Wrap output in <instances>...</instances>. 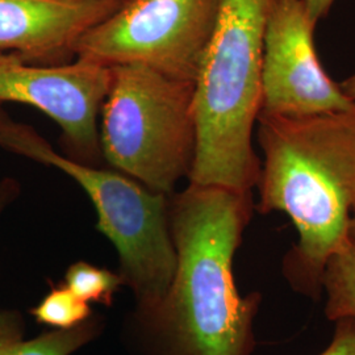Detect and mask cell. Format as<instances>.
I'll return each mask as SVG.
<instances>
[{
    "label": "cell",
    "instance_id": "obj_1",
    "mask_svg": "<svg viewBox=\"0 0 355 355\" xmlns=\"http://www.w3.org/2000/svg\"><path fill=\"white\" fill-rule=\"evenodd\" d=\"M253 192L189 183L168 200L177 267L155 309L136 316L153 355H253L262 293L242 296L233 261L252 221Z\"/></svg>",
    "mask_w": 355,
    "mask_h": 355
},
{
    "label": "cell",
    "instance_id": "obj_2",
    "mask_svg": "<svg viewBox=\"0 0 355 355\" xmlns=\"http://www.w3.org/2000/svg\"><path fill=\"white\" fill-rule=\"evenodd\" d=\"M263 153L255 209L282 212L297 230L282 274L293 291L322 296V275L349 241L355 208V108L306 117L258 116Z\"/></svg>",
    "mask_w": 355,
    "mask_h": 355
},
{
    "label": "cell",
    "instance_id": "obj_3",
    "mask_svg": "<svg viewBox=\"0 0 355 355\" xmlns=\"http://www.w3.org/2000/svg\"><path fill=\"white\" fill-rule=\"evenodd\" d=\"M271 0H220L195 80L198 148L189 183L249 192L261 159L253 146Z\"/></svg>",
    "mask_w": 355,
    "mask_h": 355
},
{
    "label": "cell",
    "instance_id": "obj_4",
    "mask_svg": "<svg viewBox=\"0 0 355 355\" xmlns=\"http://www.w3.org/2000/svg\"><path fill=\"white\" fill-rule=\"evenodd\" d=\"M99 146L114 170L171 195L196 157L195 83L142 64L112 66Z\"/></svg>",
    "mask_w": 355,
    "mask_h": 355
},
{
    "label": "cell",
    "instance_id": "obj_5",
    "mask_svg": "<svg viewBox=\"0 0 355 355\" xmlns=\"http://www.w3.org/2000/svg\"><path fill=\"white\" fill-rule=\"evenodd\" d=\"M23 157L61 170L87 193L98 216L96 229L117 252V274L133 292L136 315L155 309L177 267L168 224L170 195L152 191L116 170L70 159L55 152L37 130L26 142Z\"/></svg>",
    "mask_w": 355,
    "mask_h": 355
},
{
    "label": "cell",
    "instance_id": "obj_6",
    "mask_svg": "<svg viewBox=\"0 0 355 355\" xmlns=\"http://www.w3.org/2000/svg\"><path fill=\"white\" fill-rule=\"evenodd\" d=\"M220 0H127L76 42V58L142 64L193 82L215 28Z\"/></svg>",
    "mask_w": 355,
    "mask_h": 355
},
{
    "label": "cell",
    "instance_id": "obj_7",
    "mask_svg": "<svg viewBox=\"0 0 355 355\" xmlns=\"http://www.w3.org/2000/svg\"><path fill=\"white\" fill-rule=\"evenodd\" d=\"M111 83V67L76 58L69 64H29L15 53L0 51V104L35 107L61 128L64 155L98 166L99 114Z\"/></svg>",
    "mask_w": 355,
    "mask_h": 355
},
{
    "label": "cell",
    "instance_id": "obj_8",
    "mask_svg": "<svg viewBox=\"0 0 355 355\" xmlns=\"http://www.w3.org/2000/svg\"><path fill=\"white\" fill-rule=\"evenodd\" d=\"M315 26L303 0H271L258 116L306 117L355 108L320 64Z\"/></svg>",
    "mask_w": 355,
    "mask_h": 355
},
{
    "label": "cell",
    "instance_id": "obj_9",
    "mask_svg": "<svg viewBox=\"0 0 355 355\" xmlns=\"http://www.w3.org/2000/svg\"><path fill=\"white\" fill-rule=\"evenodd\" d=\"M125 1L0 0V51L29 64H69L76 60L79 38Z\"/></svg>",
    "mask_w": 355,
    "mask_h": 355
},
{
    "label": "cell",
    "instance_id": "obj_10",
    "mask_svg": "<svg viewBox=\"0 0 355 355\" xmlns=\"http://www.w3.org/2000/svg\"><path fill=\"white\" fill-rule=\"evenodd\" d=\"M104 322L91 316L73 329H53L37 337L26 338L21 313L0 309V355H73L102 334Z\"/></svg>",
    "mask_w": 355,
    "mask_h": 355
},
{
    "label": "cell",
    "instance_id": "obj_11",
    "mask_svg": "<svg viewBox=\"0 0 355 355\" xmlns=\"http://www.w3.org/2000/svg\"><path fill=\"white\" fill-rule=\"evenodd\" d=\"M324 315L331 322L355 320V242L349 240L330 257L322 275Z\"/></svg>",
    "mask_w": 355,
    "mask_h": 355
},
{
    "label": "cell",
    "instance_id": "obj_12",
    "mask_svg": "<svg viewBox=\"0 0 355 355\" xmlns=\"http://www.w3.org/2000/svg\"><path fill=\"white\" fill-rule=\"evenodd\" d=\"M29 313L40 325L53 329H73L92 316V309L89 303L76 297L64 283H51V291Z\"/></svg>",
    "mask_w": 355,
    "mask_h": 355
},
{
    "label": "cell",
    "instance_id": "obj_13",
    "mask_svg": "<svg viewBox=\"0 0 355 355\" xmlns=\"http://www.w3.org/2000/svg\"><path fill=\"white\" fill-rule=\"evenodd\" d=\"M66 287L85 303L111 306L123 280L117 272L104 267L95 266L85 261H78L66 270Z\"/></svg>",
    "mask_w": 355,
    "mask_h": 355
},
{
    "label": "cell",
    "instance_id": "obj_14",
    "mask_svg": "<svg viewBox=\"0 0 355 355\" xmlns=\"http://www.w3.org/2000/svg\"><path fill=\"white\" fill-rule=\"evenodd\" d=\"M329 345L318 355H355V320L343 318L334 321Z\"/></svg>",
    "mask_w": 355,
    "mask_h": 355
},
{
    "label": "cell",
    "instance_id": "obj_15",
    "mask_svg": "<svg viewBox=\"0 0 355 355\" xmlns=\"http://www.w3.org/2000/svg\"><path fill=\"white\" fill-rule=\"evenodd\" d=\"M24 127L26 124L15 121L12 117L1 108L0 104V146L3 149L11 153L15 152Z\"/></svg>",
    "mask_w": 355,
    "mask_h": 355
},
{
    "label": "cell",
    "instance_id": "obj_16",
    "mask_svg": "<svg viewBox=\"0 0 355 355\" xmlns=\"http://www.w3.org/2000/svg\"><path fill=\"white\" fill-rule=\"evenodd\" d=\"M21 186L11 177L0 178V215L20 196Z\"/></svg>",
    "mask_w": 355,
    "mask_h": 355
},
{
    "label": "cell",
    "instance_id": "obj_17",
    "mask_svg": "<svg viewBox=\"0 0 355 355\" xmlns=\"http://www.w3.org/2000/svg\"><path fill=\"white\" fill-rule=\"evenodd\" d=\"M311 19L318 24L330 12L336 0H303Z\"/></svg>",
    "mask_w": 355,
    "mask_h": 355
},
{
    "label": "cell",
    "instance_id": "obj_18",
    "mask_svg": "<svg viewBox=\"0 0 355 355\" xmlns=\"http://www.w3.org/2000/svg\"><path fill=\"white\" fill-rule=\"evenodd\" d=\"M340 87L343 89L347 98H350L353 102H355V74L343 80L340 83Z\"/></svg>",
    "mask_w": 355,
    "mask_h": 355
},
{
    "label": "cell",
    "instance_id": "obj_19",
    "mask_svg": "<svg viewBox=\"0 0 355 355\" xmlns=\"http://www.w3.org/2000/svg\"><path fill=\"white\" fill-rule=\"evenodd\" d=\"M349 240L355 242V208L352 215V221H350V229H349Z\"/></svg>",
    "mask_w": 355,
    "mask_h": 355
}]
</instances>
